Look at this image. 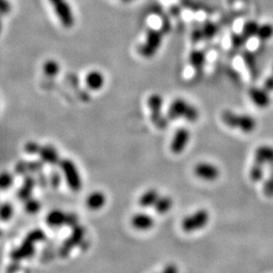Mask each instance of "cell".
Returning a JSON list of instances; mask_svg holds the SVG:
<instances>
[{
	"instance_id": "6da1fadb",
	"label": "cell",
	"mask_w": 273,
	"mask_h": 273,
	"mask_svg": "<svg viewBox=\"0 0 273 273\" xmlns=\"http://www.w3.org/2000/svg\"><path fill=\"white\" fill-rule=\"evenodd\" d=\"M46 239V232L41 229H34L30 232L23 240L22 244L12 251L10 254L12 260L14 262H19L31 258L36 252V244L44 242Z\"/></svg>"
},
{
	"instance_id": "7a4b0ae2",
	"label": "cell",
	"mask_w": 273,
	"mask_h": 273,
	"mask_svg": "<svg viewBox=\"0 0 273 273\" xmlns=\"http://www.w3.org/2000/svg\"><path fill=\"white\" fill-rule=\"evenodd\" d=\"M166 115L169 120L172 122L183 118L186 122L193 123L199 120L200 112L196 107L191 104L185 99L175 98L170 104Z\"/></svg>"
},
{
	"instance_id": "3957f363",
	"label": "cell",
	"mask_w": 273,
	"mask_h": 273,
	"mask_svg": "<svg viewBox=\"0 0 273 273\" xmlns=\"http://www.w3.org/2000/svg\"><path fill=\"white\" fill-rule=\"evenodd\" d=\"M221 120L224 125L231 128L239 129L243 133H252L258 126L256 120L251 115L236 114L230 110H224L221 114Z\"/></svg>"
},
{
	"instance_id": "277c9868",
	"label": "cell",
	"mask_w": 273,
	"mask_h": 273,
	"mask_svg": "<svg viewBox=\"0 0 273 273\" xmlns=\"http://www.w3.org/2000/svg\"><path fill=\"white\" fill-rule=\"evenodd\" d=\"M164 34L156 28H148L145 34L144 41L138 47V52L144 58H152L158 52L163 44Z\"/></svg>"
},
{
	"instance_id": "5b68a950",
	"label": "cell",
	"mask_w": 273,
	"mask_h": 273,
	"mask_svg": "<svg viewBox=\"0 0 273 273\" xmlns=\"http://www.w3.org/2000/svg\"><path fill=\"white\" fill-rule=\"evenodd\" d=\"M52 8L58 20L66 30H71L76 25V16L68 0H47Z\"/></svg>"
},
{
	"instance_id": "8992f818",
	"label": "cell",
	"mask_w": 273,
	"mask_h": 273,
	"mask_svg": "<svg viewBox=\"0 0 273 273\" xmlns=\"http://www.w3.org/2000/svg\"><path fill=\"white\" fill-rule=\"evenodd\" d=\"M147 106L150 110V120L158 129H166L169 123L167 115L163 114L164 99L162 96L153 93L147 99Z\"/></svg>"
},
{
	"instance_id": "52a82bcc",
	"label": "cell",
	"mask_w": 273,
	"mask_h": 273,
	"mask_svg": "<svg viewBox=\"0 0 273 273\" xmlns=\"http://www.w3.org/2000/svg\"><path fill=\"white\" fill-rule=\"evenodd\" d=\"M60 167L70 190H72V192L80 191L82 188V180L76 163L69 158H62Z\"/></svg>"
},
{
	"instance_id": "ba28073f",
	"label": "cell",
	"mask_w": 273,
	"mask_h": 273,
	"mask_svg": "<svg viewBox=\"0 0 273 273\" xmlns=\"http://www.w3.org/2000/svg\"><path fill=\"white\" fill-rule=\"evenodd\" d=\"M210 221V213L207 210L200 209L188 215L182 220L180 226L183 232L191 234L204 228Z\"/></svg>"
},
{
	"instance_id": "9c48e42d",
	"label": "cell",
	"mask_w": 273,
	"mask_h": 273,
	"mask_svg": "<svg viewBox=\"0 0 273 273\" xmlns=\"http://www.w3.org/2000/svg\"><path fill=\"white\" fill-rule=\"evenodd\" d=\"M46 221L50 228H58L64 226L72 228L78 224V216L74 213L64 212L61 210H54L46 215Z\"/></svg>"
},
{
	"instance_id": "30bf717a",
	"label": "cell",
	"mask_w": 273,
	"mask_h": 273,
	"mask_svg": "<svg viewBox=\"0 0 273 273\" xmlns=\"http://www.w3.org/2000/svg\"><path fill=\"white\" fill-rule=\"evenodd\" d=\"M85 236V230L80 224H76L72 226L71 234L68 237L64 240V242L62 243L60 248V254L62 258L68 256L71 251L78 246L84 240Z\"/></svg>"
},
{
	"instance_id": "8fae6325",
	"label": "cell",
	"mask_w": 273,
	"mask_h": 273,
	"mask_svg": "<svg viewBox=\"0 0 273 273\" xmlns=\"http://www.w3.org/2000/svg\"><path fill=\"white\" fill-rule=\"evenodd\" d=\"M194 174L202 180L214 182L220 178V170L218 167L209 163V162H200L194 167Z\"/></svg>"
},
{
	"instance_id": "7c38bea8",
	"label": "cell",
	"mask_w": 273,
	"mask_h": 273,
	"mask_svg": "<svg viewBox=\"0 0 273 273\" xmlns=\"http://www.w3.org/2000/svg\"><path fill=\"white\" fill-rule=\"evenodd\" d=\"M191 134L186 128H180L175 131L172 140L170 144L171 152L174 154L178 155L186 150V146L190 144Z\"/></svg>"
},
{
	"instance_id": "4fadbf2b",
	"label": "cell",
	"mask_w": 273,
	"mask_h": 273,
	"mask_svg": "<svg viewBox=\"0 0 273 273\" xmlns=\"http://www.w3.org/2000/svg\"><path fill=\"white\" fill-rule=\"evenodd\" d=\"M251 101L256 106L261 109H266L270 104V93L264 88H251L248 91Z\"/></svg>"
},
{
	"instance_id": "5bb4252c",
	"label": "cell",
	"mask_w": 273,
	"mask_h": 273,
	"mask_svg": "<svg viewBox=\"0 0 273 273\" xmlns=\"http://www.w3.org/2000/svg\"><path fill=\"white\" fill-rule=\"evenodd\" d=\"M130 223L138 231H147L154 226L155 220L148 213L138 212L134 214L130 220Z\"/></svg>"
},
{
	"instance_id": "9a60e30c",
	"label": "cell",
	"mask_w": 273,
	"mask_h": 273,
	"mask_svg": "<svg viewBox=\"0 0 273 273\" xmlns=\"http://www.w3.org/2000/svg\"><path fill=\"white\" fill-rule=\"evenodd\" d=\"M44 162L42 160L36 161H20L16 164V172L20 175H31L38 174L44 169Z\"/></svg>"
},
{
	"instance_id": "2e32d148",
	"label": "cell",
	"mask_w": 273,
	"mask_h": 273,
	"mask_svg": "<svg viewBox=\"0 0 273 273\" xmlns=\"http://www.w3.org/2000/svg\"><path fill=\"white\" fill-rule=\"evenodd\" d=\"M106 84V78L101 71L90 70L85 76V84L88 90L92 91L100 90Z\"/></svg>"
},
{
	"instance_id": "e0dca14e",
	"label": "cell",
	"mask_w": 273,
	"mask_h": 273,
	"mask_svg": "<svg viewBox=\"0 0 273 273\" xmlns=\"http://www.w3.org/2000/svg\"><path fill=\"white\" fill-rule=\"evenodd\" d=\"M40 160H42L46 164H50L52 166H60L61 158L58 152L57 148L52 145H42L40 153H39Z\"/></svg>"
},
{
	"instance_id": "ac0fdd59",
	"label": "cell",
	"mask_w": 273,
	"mask_h": 273,
	"mask_svg": "<svg viewBox=\"0 0 273 273\" xmlns=\"http://www.w3.org/2000/svg\"><path fill=\"white\" fill-rule=\"evenodd\" d=\"M36 186V180L32 175H26L23 180L22 184L18 190L17 196L20 201H26L32 196L34 188Z\"/></svg>"
},
{
	"instance_id": "d6986e66",
	"label": "cell",
	"mask_w": 273,
	"mask_h": 273,
	"mask_svg": "<svg viewBox=\"0 0 273 273\" xmlns=\"http://www.w3.org/2000/svg\"><path fill=\"white\" fill-rule=\"evenodd\" d=\"M106 204V196L102 191H93L86 198V206L90 210H99Z\"/></svg>"
},
{
	"instance_id": "ffe728a7",
	"label": "cell",
	"mask_w": 273,
	"mask_h": 273,
	"mask_svg": "<svg viewBox=\"0 0 273 273\" xmlns=\"http://www.w3.org/2000/svg\"><path fill=\"white\" fill-rule=\"evenodd\" d=\"M160 196V194L158 190L155 188H150L140 194V198L138 199V204L144 209L154 207Z\"/></svg>"
},
{
	"instance_id": "44dd1931",
	"label": "cell",
	"mask_w": 273,
	"mask_h": 273,
	"mask_svg": "<svg viewBox=\"0 0 273 273\" xmlns=\"http://www.w3.org/2000/svg\"><path fill=\"white\" fill-rule=\"evenodd\" d=\"M254 160H258L261 163L273 164V147L268 145H262L258 147L254 152Z\"/></svg>"
},
{
	"instance_id": "7402d4cb",
	"label": "cell",
	"mask_w": 273,
	"mask_h": 273,
	"mask_svg": "<svg viewBox=\"0 0 273 273\" xmlns=\"http://www.w3.org/2000/svg\"><path fill=\"white\" fill-rule=\"evenodd\" d=\"M42 69V72L47 77L54 78L60 74L61 66L58 61L54 60V58H49L44 62Z\"/></svg>"
},
{
	"instance_id": "603a6c76",
	"label": "cell",
	"mask_w": 273,
	"mask_h": 273,
	"mask_svg": "<svg viewBox=\"0 0 273 273\" xmlns=\"http://www.w3.org/2000/svg\"><path fill=\"white\" fill-rule=\"evenodd\" d=\"M172 206H174V201H172V198L167 196H160L153 208L158 214L163 215V214L169 212L172 208Z\"/></svg>"
},
{
	"instance_id": "cb8c5ba5",
	"label": "cell",
	"mask_w": 273,
	"mask_h": 273,
	"mask_svg": "<svg viewBox=\"0 0 273 273\" xmlns=\"http://www.w3.org/2000/svg\"><path fill=\"white\" fill-rule=\"evenodd\" d=\"M264 164L254 160V163L251 166L250 177L253 182H259L262 180L264 174Z\"/></svg>"
},
{
	"instance_id": "d4e9b609",
	"label": "cell",
	"mask_w": 273,
	"mask_h": 273,
	"mask_svg": "<svg viewBox=\"0 0 273 273\" xmlns=\"http://www.w3.org/2000/svg\"><path fill=\"white\" fill-rule=\"evenodd\" d=\"M205 56L200 50H194L190 55V63L196 70H200L204 64Z\"/></svg>"
},
{
	"instance_id": "484cf974",
	"label": "cell",
	"mask_w": 273,
	"mask_h": 273,
	"mask_svg": "<svg viewBox=\"0 0 273 273\" xmlns=\"http://www.w3.org/2000/svg\"><path fill=\"white\" fill-rule=\"evenodd\" d=\"M41 207H42L41 202L38 201V199L32 198V196L27 199L26 201H24L25 212L30 215H34V214L39 212Z\"/></svg>"
},
{
	"instance_id": "4316f807",
	"label": "cell",
	"mask_w": 273,
	"mask_h": 273,
	"mask_svg": "<svg viewBox=\"0 0 273 273\" xmlns=\"http://www.w3.org/2000/svg\"><path fill=\"white\" fill-rule=\"evenodd\" d=\"M256 36L262 41H268L273 36V25L270 23H264L259 26Z\"/></svg>"
},
{
	"instance_id": "83f0119b",
	"label": "cell",
	"mask_w": 273,
	"mask_h": 273,
	"mask_svg": "<svg viewBox=\"0 0 273 273\" xmlns=\"http://www.w3.org/2000/svg\"><path fill=\"white\" fill-rule=\"evenodd\" d=\"M259 24L256 22H248L245 23L243 27V34L246 36L248 38H252L254 36L258 34V30H259Z\"/></svg>"
},
{
	"instance_id": "f1b7e54d",
	"label": "cell",
	"mask_w": 273,
	"mask_h": 273,
	"mask_svg": "<svg viewBox=\"0 0 273 273\" xmlns=\"http://www.w3.org/2000/svg\"><path fill=\"white\" fill-rule=\"evenodd\" d=\"M12 215H14L12 205L8 202H3L1 205V210H0V216H1L2 221L6 222V221L11 220Z\"/></svg>"
},
{
	"instance_id": "f546056e",
	"label": "cell",
	"mask_w": 273,
	"mask_h": 273,
	"mask_svg": "<svg viewBox=\"0 0 273 273\" xmlns=\"http://www.w3.org/2000/svg\"><path fill=\"white\" fill-rule=\"evenodd\" d=\"M42 145L39 144L38 142L30 140L24 145V150L28 155H39Z\"/></svg>"
},
{
	"instance_id": "4dcf8cb0",
	"label": "cell",
	"mask_w": 273,
	"mask_h": 273,
	"mask_svg": "<svg viewBox=\"0 0 273 273\" xmlns=\"http://www.w3.org/2000/svg\"><path fill=\"white\" fill-rule=\"evenodd\" d=\"M14 183V175L9 172H3L0 176V186L1 190H8Z\"/></svg>"
},
{
	"instance_id": "1f68e13d",
	"label": "cell",
	"mask_w": 273,
	"mask_h": 273,
	"mask_svg": "<svg viewBox=\"0 0 273 273\" xmlns=\"http://www.w3.org/2000/svg\"><path fill=\"white\" fill-rule=\"evenodd\" d=\"M264 193L266 194V198H273V171L269 178L266 180L264 185Z\"/></svg>"
},
{
	"instance_id": "d6a6232c",
	"label": "cell",
	"mask_w": 273,
	"mask_h": 273,
	"mask_svg": "<svg viewBox=\"0 0 273 273\" xmlns=\"http://www.w3.org/2000/svg\"><path fill=\"white\" fill-rule=\"evenodd\" d=\"M50 184L54 188H58L60 185L61 177L60 175L57 172H52L49 178Z\"/></svg>"
},
{
	"instance_id": "836d02e7",
	"label": "cell",
	"mask_w": 273,
	"mask_h": 273,
	"mask_svg": "<svg viewBox=\"0 0 273 273\" xmlns=\"http://www.w3.org/2000/svg\"><path fill=\"white\" fill-rule=\"evenodd\" d=\"M11 3L8 0H2L1 2V12L2 14H8L11 11Z\"/></svg>"
},
{
	"instance_id": "e575fe53",
	"label": "cell",
	"mask_w": 273,
	"mask_h": 273,
	"mask_svg": "<svg viewBox=\"0 0 273 273\" xmlns=\"http://www.w3.org/2000/svg\"><path fill=\"white\" fill-rule=\"evenodd\" d=\"M202 33L204 34L205 36H213L215 33H216V30H215V27L213 24H209V25H206L204 28V31Z\"/></svg>"
},
{
	"instance_id": "d590c367",
	"label": "cell",
	"mask_w": 273,
	"mask_h": 273,
	"mask_svg": "<svg viewBox=\"0 0 273 273\" xmlns=\"http://www.w3.org/2000/svg\"><path fill=\"white\" fill-rule=\"evenodd\" d=\"M264 88H266V90L269 91L270 93L273 92V74H272V76H269L266 80H264Z\"/></svg>"
},
{
	"instance_id": "8d00e7d4",
	"label": "cell",
	"mask_w": 273,
	"mask_h": 273,
	"mask_svg": "<svg viewBox=\"0 0 273 273\" xmlns=\"http://www.w3.org/2000/svg\"><path fill=\"white\" fill-rule=\"evenodd\" d=\"M164 272L167 273H174L178 272V268L177 266H174V264H167L164 269Z\"/></svg>"
},
{
	"instance_id": "74e56055",
	"label": "cell",
	"mask_w": 273,
	"mask_h": 273,
	"mask_svg": "<svg viewBox=\"0 0 273 273\" xmlns=\"http://www.w3.org/2000/svg\"><path fill=\"white\" fill-rule=\"evenodd\" d=\"M120 1H122L123 3H131V2H133L134 0H120Z\"/></svg>"
},
{
	"instance_id": "f35d334b",
	"label": "cell",
	"mask_w": 273,
	"mask_h": 273,
	"mask_svg": "<svg viewBox=\"0 0 273 273\" xmlns=\"http://www.w3.org/2000/svg\"><path fill=\"white\" fill-rule=\"evenodd\" d=\"M272 74H273V68H272Z\"/></svg>"
}]
</instances>
